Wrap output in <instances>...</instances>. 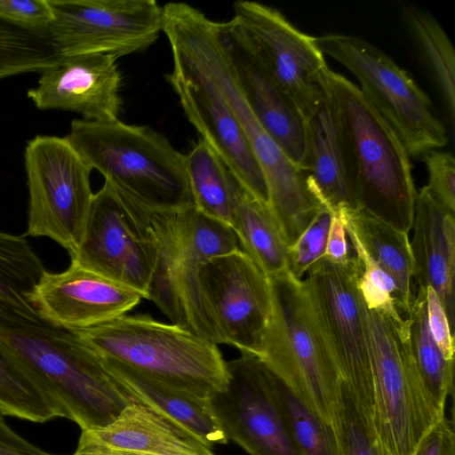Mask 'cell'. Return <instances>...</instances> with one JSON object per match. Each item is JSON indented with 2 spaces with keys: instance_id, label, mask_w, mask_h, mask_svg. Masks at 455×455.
<instances>
[{
  "instance_id": "obj_1",
  "label": "cell",
  "mask_w": 455,
  "mask_h": 455,
  "mask_svg": "<svg viewBox=\"0 0 455 455\" xmlns=\"http://www.w3.org/2000/svg\"><path fill=\"white\" fill-rule=\"evenodd\" d=\"M117 192L154 253L148 299L172 323L219 345L202 298L198 274L211 258L241 249L235 232L195 206L154 210Z\"/></svg>"
},
{
  "instance_id": "obj_2",
  "label": "cell",
  "mask_w": 455,
  "mask_h": 455,
  "mask_svg": "<svg viewBox=\"0 0 455 455\" xmlns=\"http://www.w3.org/2000/svg\"><path fill=\"white\" fill-rule=\"evenodd\" d=\"M0 338L56 403L61 417L81 430L108 425L134 403L102 359L71 331L47 323L0 324Z\"/></svg>"
},
{
  "instance_id": "obj_3",
  "label": "cell",
  "mask_w": 455,
  "mask_h": 455,
  "mask_svg": "<svg viewBox=\"0 0 455 455\" xmlns=\"http://www.w3.org/2000/svg\"><path fill=\"white\" fill-rule=\"evenodd\" d=\"M321 85L333 100L346 133L358 208L409 234L418 191L403 142L347 77L328 68Z\"/></svg>"
},
{
  "instance_id": "obj_4",
  "label": "cell",
  "mask_w": 455,
  "mask_h": 455,
  "mask_svg": "<svg viewBox=\"0 0 455 455\" xmlns=\"http://www.w3.org/2000/svg\"><path fill=\"white\" fill-rule=\"evenodd\" d=\"M101 359L202 400L224 390L228 374L218 345L147 314L124 315L71 331Z\"/></svg>"
},
{
  "instance_id": "obj_5",
  "label": "cell",
  "mask_w": 455,
  "mask_h": 455,
  "mask_svg": "<svg viewBox=\"0 0 455 455\" xmlns=\"http://www.w3.org/2000/svg\"><path fill=\"white\" fill-rule=\"evenodd\" d=\"M268 282L271 313L258 357L334 430L343 383L306 283L290 273Z\"/></svg>"
},
{
  "instance_id": "obj_6",
  "label": "cell",
  "mask_w": 455,
  "mask_h": 455,
  "mask_svg": "<svg viewBox=\"0 0 455 455\" xmlns=\"http://www.w3.org/2000/svg\"><path fill=\"white\" fill-rule=\"evenodd\" d=\"M67 138L92 170L140 204L161 211L194 206L185 155L154 129L74 120Z\"/></svg>"
},
{
  "instance_id": "obj_7",
  "label": "cell",
  "mask_w": 455,
  "mask_h": 455,
  "mask_svg": "<svg viewBox=\"0 0 455 455\" xmlns=\"http://www.w3.org/2000/svg\"><path fill=\"white\" fill-rule=\"evenodd\" d=\"M363 311L375 437L389 455H413L445 414L435 405L422 382L410 347L407 320L397 323L365 305Z\"/></svg>"
},
{
  "instance_id": "obj_8",
  "label": "cell",
  "mask_w": 455,
  "mask_h": 455,
  "mask_svg": "<svg viewBox=\"0 0 455 455\" xmlns=\"http://www.w3.org/2000/svg\"><path fill=\"white\" fill-rule=\"evenodd\" d=\"M315 43L355 76L363 94L396 132L411 157L447 145L446 129L434 114L430 98L383 51L362 37L338 33L315 36Z\"/></svg>"
},
{
  "instance_id": "obj_9",
  "label": "cell",
  "mask_w": 455,
  "mask_h": 455,
  "mask_svg": "<svg viewBox=\"0 0 455 455\" xmlns=\"http://www.w3.org/2000/svg\"><path fill=\"white\" fill-rule=\"evenodd\" d=\"M28 188L26 235L48 237L74 254L93 194L92 169L67 137L37 135L24 153Z\"/></svg>"
},
{
  "instance_id": "obj_10",
  "label": "cell",
  "mask_w": 455,
  "mask_h": 455,
  "mask_svg": "<svg viewBox=\"0 0 455 455\" xmlns=\"http://www.w3.org/2000/svg\"><path fill=\"white\" fill-rule=\"evenodd\" d=\"M361 273L362 265L355 253L344 266L323 257L309 268L304 282L342 383L374 435L371 363L364 305L358 289Z\"/></svg>"
},
{
  "instance_id": "obj_11",
  "label": "cell",
  "mask_w": 455,
  "mask_h": 455,
  "mask_svg": "<svg viewBox=\"0 0 455 455\" xmlns=\"http://www.w3.org/2000/svg\"><path fill=\"white\" fill-rule=\"evenodd\" d=\"M47 34L60 57L109 54L117 60L152 45L164 27L155 0H48Z\"/></svg>"
},
{
  "instance_id": "obj_12",
  "label": "cell",
  "mask_w": 455,
  "mask_h": 455,
  "mask_svg": "<svg viewBox=\"0 0 455 455\" xmlns=\"http://www.w3.org/2000/svg\"><path fill=\"white\" fill-rule=\"evenodd\" d=\"M224 390L209 400L228 441L250 455H299L281 408L277 377L258 356L227 362Z\"/></svg>"
},
{
  "instance_id": "obj_13",
  "label": "cell",
  "mask_w": 455,
  "mask_h": 455,
  "mask_svg": "<svg viewBox=\"0 0 455 455\" xmlns=\"http://www.w3.org/2000/svg\"><path fill=\"white\" fill-rule=\"evenodd\" d=\"M233 20L274 80L307 120L323 99L321 80L329 68L315 36L303 33L278 10L264 4L234 3Z\"/></svg>"
},
{
  "instance_id": "obj_14",
  "label": "cell",
  "mask_w": 455,
  "mask_h": 455,
  "mask_svg": "<svg viewBox=\"0 0 455 455\" xmlns=\"http://www.w3.org/2000/svg\"><path fill=\"white\" fill-rule=\"evenodd\" d=\"M202 75L217 88L243 127L267 181L268 207L290 247L324 205L308 188L307 173L292 164L251 112L228 60H210Z\"/></svg>"
},
{
  "instance_id": "obj_15",
  "label": "cell",
  "mask_w": 455,
  "mask_h": 455,
  "mask_svg": "<svg viewBox=\"0 0 455 455\" xmlns=\"http://www.w3.org/2000/svg\"><path fill=\"white\" fill-rule=\"evenodd\" d=\"M198 279L220 344L259 356L271 313L267 276L240 249L205 261Z\"/></svg>"
},
{
  "instance_id": "obj_16",
  "label": "cell",
  "mask_w": 455,
  "mask_h": 455,
  "mask_svg": "<svg viewBox=\"0 0 455 455\" xmlns=\"http://www.w3.org/2000/svg\"><path fill=\"white\" fill-rule=\"evenodd\" d=\"M70 259L148 299L153 251L121 196L107 181L93 194L81 242Z\"/></svg>"
},
{
  "instance_id": "obj_17",
  "label": "cell",
  "mask_w": 455,
  "mask_h": 455,
  "mask_svg": "<svg viewBox=\"0 0 455 455\" xmlns=\"http://www.w3.org/2000/svg\"><path fill=\"white\" fill-rule=\"evenodd\" d=\"M218 31L231 72L251 112L292 164L307 172L306 118L267 72L233 19L218 22Z\"/></svg>"
},
{
  "instance_id": "obj_18",
  "label": "cell",
  "mask_w": 455,
  "mask_h": 455,
  "mask_svg": "<svg viewBox=\"0 0 455 455\" xmlns=\"http://www.w3.org/2000/svg\"><path fill=\"white\" fill-rule=\"evenodd\" d=\"M165 78L201 139L251 195L268 205L262 169L243 127L217 88L199 75L175 68Z\"/></svg>"
},
{
  "instance_id": "obj_19",
  "label": "cell",
  "mask_w": 455,
  "mask_h": 455,
  "mask_svg": "<svg viewBox=\"0 0 455 455\" xmlns=\"http://www.w3.org/2000/svg\"><path fill=\"white\" fill-rule=\"evenodd\" d=\"M143 299L136 291L73 261L64 271H45L33 296L43 322L68 331L126 315Z\"/></svg>"
},
{
  "instance_id": "obj_20",
  "label": "cell",
  "mask_w": 455,
  "mask_h": 455,
  "mask_svg": "<svg viewBox=\"0 0 455 455\" xmlns=\"http://www.w3.org/2000/svg\"><path fill=\"white\" fill-rule=\"evenodd\" d=\"M116 61L100 53L60 57L40 72L28 97L42 110L73 111L87 121L119 120L123 76Z\"/></svg>"
},
{
  "instance_id": "obj_21",
  "label": "cell",
  "mask_w": 455,
  "mask_h": 455,
  "mask_svg": "<svg viewBox=\"0 0 455 455\" xmlns=\"http://www.w3.org/2000/svg\"><path fill=\"white\" fill-rule=\"evenodd\" d=\"M211 445L164 412L133 403L108 425L83 429L76 455H216Z\"/></svg>"
},
{
  "instance_id": "obj_22",
  "label": "cell",
  "mask_w": 455,
  "mask_h": 455,
  "mask_svg": "<svg viewBox=\"0 0 455 455\" xmlns=\"http://www.w3.org/2000/svg\"><path fill=\"white\" fill-rule=\"evenodd\" d=\"M307 120V182L331 212L358 210L346 133L330 94Z\"/></svg>"
},
{
  "instance_id": "obj_23",
  "label": "cell",
  "mask_w": 455,
  "mask_h": 455,
  "mask_svg": "<svg viewBox=\"0 0 455 455\" xmlns=\"http://www.w3.org/2000/svg\"><path fill=\"white\" fill-rule=\"evenodd\" d=\"M412 228L413 278L418 289H434L454 330V212L438 202L426 185L417 195Z\"/></svg>"
},
{
  "instance_id": "obj_24",
  "label": "cell",
  "mask_w": 455,
  "mask_h": 455,
  "mask_svg": "<svg viewBox=\"0 0 455 455\" xmlns=\"http://www.w3.org/2000/svg\"><path fill=\"white\" fill-rule=\"evenodd\" d=\"M102 361L134 403L164 412L211 446L228 443L209 401L195 397L118 363Z\"/></svg>"
},
{
  "instance_id": "obj_25",
  "label": "cell",
  "mask_w": 455,
  "mask_h": 455,
  "mask_svg": "<svg viewBox=\"0 0 455 455\" xmlns=\"http://www.w3.org/2000/svg\"><path fill=\"white\" fill-rule=\"evenodd\" d=\"M45 271L25 236L0 231V324L45 323L33 301Z\"/></svg>"
},
{
  "instance_id": "obj_26",
  "label": "cell",
  "mask_w": 455,
  "mask_h": 455,
  "mask_svg": "<svg viewBox=\"0 0 455 455\" xmlns=\"http://www.w3.org/2000/svg\"><path fill=\"white\" fill-rule=\"evenodd\" d=\"M342 212L367 253L393 280L396 289L395 303L405 319L414 299V261L408 233L362 209Z\"/></svg>"
},
{
  "instance_id": "obj_27",
  "label": "cell",
  "mask_w": 455,
  "mask_h": 455,
  "mask_svg": "<svg viewBox=\"0 0 455 455\" xmlns=\"http://www.w3.org/2000/svg\"><path fill=\"white\" fill-rule=\"evenodd\" d=\"M230 227L241 249L267 279L289 272L288 245L267 204L243 188Z\"/></svg>"
},
{
  "instance_id": "obj_28",
  "label": "cell",
  "mask_w": 455,
  "mask_h": 455,
  "mask_svg": "<svg viewBox=\"0 0 455 455\" xmlns=\"http://www.w3.org/2000/svg\"><path fill=\"white\" fill-rule=\"evenodd\" d=\"M194 206L228 226L243 187L204 140L185 155Z\"/></svg>"
},
{
  "instance_id": "obj_29",
  "label": "cell",
  "mask_w": 455,
  "mask_h": 455,
  "mask_svg": "<svg viewBox=\"0 0 455 455\" xmlns=\"http://www.w3.org/2000/svg\"><path fill=\"white\" fill-rule=\"evenodd\" d=\"M402 17L452 124L455 113V51L452 43L439 21L426 10L405 4Z\"/></svg>"
},
{
  "instance_id": "obj_30",
  "label": "cell",
  "mask_w": 455,
  "mask_h": 455,
  "mask_svg": "<svg viewBox=\"0 0 455 455\" xmlns=\"http://www.w3.org/2000/svg\"><path fill=\"white\" fill-rule=\"evenodd\" d=\"M408 323L409 343L422 382L437 409L443 414L453 390L454 361L447 360L435 343L427 322L426 288L418 289Z\"/></svg>"
},
{
  "instance_id": "obj_31",
  "label": "cell",
  "mask_w": 455,
  "mask_h": 455,
  "mask_svg": "<svg viewBox=\"0 0 455 455\" xmlns=\"http://www.w3.org/2000/svg\"><path fill=\"white\" fill-rule=\"evenodd\" d=\"M0 412L35 423L62 418L56 403L1 338Z\"/></svg>"
},
{
  "instance_id": "obj_32",
  "label": "cell",
  "mask_w": 455,
  "mask_h": 455,
  "mask_svg": "<svg viewBox=\"0 0 455 455\" xmlns=\"http://www.w3.org/2000/svg\"><path fill=\"white\" fill-rule=\"evenodd\" d=\"M60 58L48 35L25 30L0 19V79L41 72Z\"/></svg>"
},
{
  "instance_id": "obj_33",
  "label": "cell",
  "mask_w": 455,
  "mask_h": 455,
  "mask_svg": "<svg viewBox=\"0 0 455 455\" xmlns=\"http://www.w3.org/2000/svg\"><path fill=\"white\" fill-rule=\"evenodd\" d=\"M277 392L290 436L299 455H339L333 428L277 378Z\"/></svg>"
},
{
  "instance_id": "obj_34",
  "label": "cell",
  "mask_w": 455,
  "mask_h": 455,
  "mask_svg": "<svg viewBox=\"0 0 455 455\" xmlns=\"http://www.w3.org/2000/svg\"><path fill=\"white\" fill-rule=\"evenodd\" d=\"M344 224L351 246L362 265L358 289L364 305L387 315L397 323H404L405 319L400 315L395 303L396 289L393 280L367 253L345 217Z\"/></svg>"
},
{
  "instance_id": "obj_35",
  "label": "cell",
  "mask_w": 455,
  "mask_h": 455,
  "mask_svg": "<svg viewBox=\"0 0 455 455\" xmlns=\"http://www.w3.org/2000/svg\"><path fill=\"white\" fill-rule=\"evenodd\" d=\"M331 220V211L324 206L288 248L289 272L295 279L301 280L304 274L324 257Z\"/></svg>"
},
{
  "instance_id": "obj_36",
  "label": "cell",
  "mask_w": 455,
  "mask_h": 455,
  "mask_svg": "<svg viewBox=\"0 0 455 455\" xmlns=\"http://www.w3.org/2000/svg\"><path fill=\"white\" fill-rule=\"evenodd\" d=\"M334 432L339 455H372L371 446L375 436L359 414L344 385Z\"/></svg>"
},
{
  "instance_id": "obj_37",
  "label": "cell",
  "mask_w": 455,
  "mask_h": 455,
  "mask_svg": "<svg viewBox=\"0 0 455 455\" xmlns=\"http://www.w3.org/2000/svg\"><path fill=\"white\" fill-rule=\"evenodd\" d=\"M421 160L427 166L428 183L433 196L451 212L455 211V160L451 153L434 149L425 153Z\"/></svg>"
},
{
  "instance_id": "obj_38",
  "label": "cell",
  "mask_w": 455,
  "mask_h": 455,
  "mask_svg": "<svg viewBox=\"0 0 455 455\" xmlns=\"http://www.w3.org/2000/svg\"><path fill=\"white\" fill-rule=\"evenodd\" d=\"M52 18L48 0H0V19L22 29L48 35Z\"/></svg>"
},
{
  "instance_id": "obj_39",
  "label": "cell",
  "mask_w": 455,
  "mask_h": 455,
  "mask_svg": "<svg viewBox=\"0 0 455 455\" xmlns=\"http://www.w3.org/2000/svg\"><path fill=\"white\" fill-rule=\"evenodd\" d=\"M426 304L430 332L443 356L454 361V331L438 295L430 286L426 287Z\"/></svg>"
},
{
  "instance_id": "obj_40",
  "label": "cell",
  "mask_w": 455,
  "mask_h": 455,
  "mask_svg": "<svg viewBox=\"0 0 455 455\" xmlns=\"http://www.w3.org/2000/svg\"><path fill=\"white\" fill-rule=\"evenodd\" d=\"M354 255L355 251L351 243L348 244L342 212H331L324 258L332 263L344 266L351 260Z\"/></svg>"
},
{
  "instance_id": "obj_41",
  "label": "cell",
  "mask_w": 455,
  "mask_h": 455,
  "mask_svg": "<svg viewBox=\"0 0 455 455\" xmlns=\"http://www.w3.org/2000/svg\"><path fill=\"white\" fill-rule=\"evenodd\" d=\"M413 455H455L453 423L443 418L422 439Z\"/></svg>"
},
{
  "instance_id": "obj_42",
  "label": "cell",
  "mask_w": 455,
  "mask_h": 455,
  "mask_svg": "<svg viewBox=\"0 0 455 455\" xmlns=\"http://www.w3.org/2000/svg\"><path fill=\"white\" fill-rule=\"evenodd\" d=\"M0 412V455H60L47 452L16 433Z\"/></svg>"
},
{
  "instance_id": "obj_43",
  "label": "cell",
  "mask_w": 455,
  "mask_h": 455,
  "mask_svg": "<svg viewBox=\"0 0 455 455\" xmlns=\"http://www.w3.org/2000/svg\"><path fill=\"white\" fill-rule=\"evenodd\" d=\"M372 455H389L379 441L374 437L372 440Z\"/></svg>"
},
{
  "instance_id": "obj_44",
  "label": "cell",
  "mask_w": 455,
  "mask_h": 455,
  "mask_svg": "<svg viewBox=\"0 0 455 455\" xmlns=\"http://www.w3.org/2000/svg\"><path fill=\"white\" fill-rule=\"evenodd\" d=\"M71 455H76V454H74V453H73V454H71Z\"/></svg>"
}]
</instances>
